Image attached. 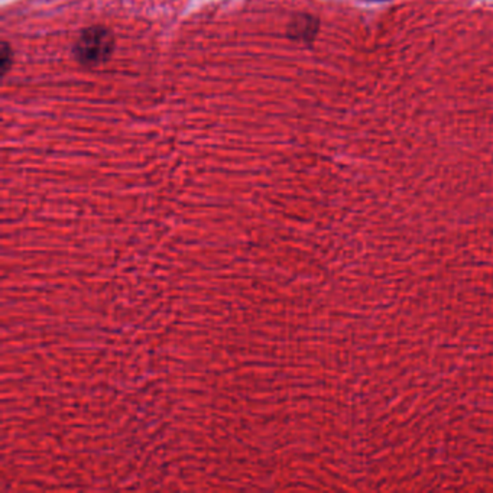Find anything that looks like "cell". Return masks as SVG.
I'll list each match as a JSON object with an SVG mask.
<instances>
[{
  "instance_id": "1",
  "label": "cell",
  "mask_w": 493,
  "mask_h": 493,
  "mask_svg": "<svg viewBox=\"0 0 493 493\" xmlns=\"http://www.w3.org/2000/svg\"><path fill=\"white\" fill-rule=\"evenodd\" d=\"M313 118H314V107H313ZM313 118H311V122H313V125H311V135H313V138H314V143H316V142H317V136H314V135H316V131H313V128H314V119H313ZM316 145H317V143H316ZM317 146H318V145H317ZM318 150H320V149H318ZM321 155H323V154H321ZM338 175H340V174H338ZM340 177L343 178V179H346V181H349V182H352V184H356V185L359 184V185H360V182L353 181V179H350V178H348V177H343V175H340Z\"/></svg>"
}]
</instances>
